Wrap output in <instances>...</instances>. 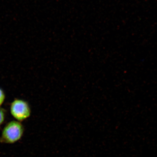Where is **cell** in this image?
Returning <instances> with one entry per match:
<instances>
[{
    "mask_svg": "<svg viewBox=\"0 0 157 157\" xmlns=\"http://www.w3.org/2000/svg\"><path fill=\"white\" fill-rule=\"evenodd\" d=\"M6 99V94L4 90L0 87V107L3 105Z\"/></svg>",
    "mask_w": 157,
    "mask_h": 157,
    "instance_id": "4",
    "label": "cell"
},
{
    "mask_svg": "<svg viewBox=\"0 0 157 157\" xmlns=\"http://www.w3.org/2000/svg\"><path fill=\"white\" fill-rule=\"evenodd\" d=\"M24 132L25 128L22 123L16 120L10 121L3 128L0 142L6 144H14L22 138Z\"/></svg>",
    "mask_w": 157,
    "mask_h": 157,
    "instance_id": "1",
    "label": "cell"
},
{
    "mask_svg": "<svg viewBox=\"0 0 157 157\" xmlns=\"http://www.w3.org/2000/svg\"><path fill=\"white\" fill-rule=\"evenodd\" d=\"M10 112L15 120L22 122L31 116L32 109L27 101L23 99L15 98L10 104Z\"/></svg>",
    "mask_w": 157,
    "mask_h": 157,
    "instance_id": "2",
    "label": "cell"
},
{
    "mask_svg": "<svg viewBox=\"0 0 157 157\" xmlns=\"http://www.w3.org/2000/svg\"><path fill=\"white\" fill-rule=\"evenodd\" d=\"M6 111L5 109L0 107V127L2 125L6 119Z\"/></svg>",
    "mask_w": 157,
    "mask_h": 157,
    "instance_id": "3",
    "label": "cell"
}]
</instances>
